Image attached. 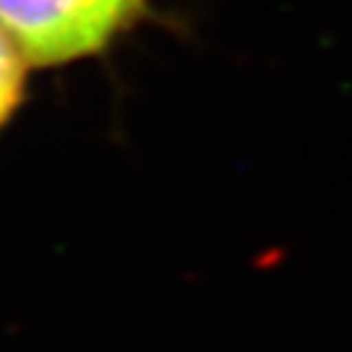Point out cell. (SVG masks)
Listing matches in <instances>:
<instances>
[{"mask_svg": "<svg viewBox=\"0 0 352 352\" xmlns=\"http://www.w3.org/2000/svg\"><path fill=\"white\" fill-rule=\"evenodd\" d=\"M151 16V0H0V29L32 68L102 58Z\"/></svg>", "mask_w": 352, "mask_h": 352, "instance_id": "6da1fadb", "label": "cell"}, {"mask_svg": "<svg viewBox=\"0 0 352 352\" xmlns=\"http://www.w3.org/2000/svg\"><path fill=\"white\" fill-rule=\"evenodd\" d=\"M26 58L13 45V39L0 29V131L11 123L26 100Z\"/></svg>", "mask_w": 352, "mask_h": 352, "instance_id": "7a4b0ae2", "label": "cell"}]
</instances>
